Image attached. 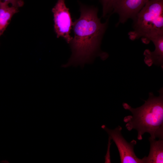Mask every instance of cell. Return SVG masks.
<instances>
[{
	"label": "cell",
	"instance_id": "cell-12",
	"mask_svg": "<svg viewBox=\"0 0 163 163\" xmlns=\"http://www.w3.org/2000/svg\"><path fill=\"white\" fill-rule=\"evenodd\" d=\"M108 138V146L107 149V153L106 155L104 156L105 159V163H111L110 158V145L111 143H110V141L111 139V138L109 137Z\"/></svg>",
	"mask_w": 163,
	"mask_h": 163
},
{
	"label": "cell",
	"instance_id": "cell-5",
	"mask_svg": "<svg viewBox=\"0 0 163 163\" xmlns=\"http://www.w3.org/2000/svg\"><path fill=\"white\" fill-rule=\"evenodd\" d=\"M54 21V30L57 37H63L68 43L72 39L70 35L73 22L65 0H57L52 9Z\"/></svg>",
	"mask_w": 163,
	"mask_h": 163
},
{
	"label": "cell",
	"instance_id": "cell-4",
	"mask_svg": "<svg viewBox=\"0 0 163 163\" xmlns=\"http://www.w3.org/2000/svg\"><path fill=\"white\" fill-rule=\"evenodd\" d=\"M101 128L105 130L115 143L119 152L121 163H143L142 159L136 155L134 148L136 144V140L133 139L130 142H127L121 134L122 128L118 126L114 129L108 128L104 125Z\"/></svg>",
	"mask_w": 163,
	"mask_h": 163
},
{
	"label": "cell",
	"instance_id": "cell-2",
	"mask_svg": "<svg viewBox=\"0 0 163 163\" xmlns=\"http://www.w3.org/2000/svg\"><path fill=\"white\" fill-rule=\"evenodd\" d=\"M158 97L152 92L149 94L148 99L142 106L133 108L126 103L123 104V108L129 110L132 115L125 117L123 121L129 131L136 129L138 132L137 139L141 140L145 133L150 137L163 139V89L158 91Z\"/></svg>",
	"mask_w": 163,
	"mask_h": 163
},
{
	"label": "cell",
	"instance_id": "cell-6",
	"mask_svg": "<svg viewBox=\"0 0 163 163\" xmlns=\"http://www.w3.org/2000/svg\"><path fill=\"white\" fill-rule=\"evenodd\" d=\"M149 0H114L112 14L119 16L117 25L124 24L128 19L133 20Z\"/></svg>",
	"mask_w": 163,
	"mask_h": 163
},
{
	"label": "cell",
	"instance_id": "cell-10",
	"mask_svg": "<svg viewBox=\"0 0 163 163\" xmlns=\"http://www.w3.org/2000/svg\"><path fill=\"white\" fill-rule=\"evenodd\" d=\"M102 6L103 17H106L112 14V8L114 0H99Z\"/></svg>",
	"mask_w": 163,
	"mask_h": 163
},
{
	"label": "cell",
	"instance_id": "cell-8",
	"mask_svg": "<svg viewBox=\"0 0 163 163\" xmlns=\"http://www.w3.org/2000/svg\"><path fill=\"white\" fill-rule=\"evenodd\" d=\"M150 149L148 156L142 158L143 163H163V139H155L150 137Z\"/></svg>",
	"mask_w": 163,
	"mask_h": 163
},
{
	"label": "cell",
	"instance_id": "cell-1",
	"mask_svg": "<svg viewBox=\"0 0 163 163\" xmlns=\"http://www.w3.org/2000/svg\"><path fill=\"white\" fill-rule=\"evenodd\" d=\"M80 17L73 23L74 37L69 43L72 54L63 67L71 65L83 67L93 62L96 56L103 59L108 55L100 52V46L108 24V19L102 23L97 16V9L93 6L81 5Z\"/></svg>",
	"mask_w": 163,
	"mask_h": 163
},
{
	"label": "cell",
	"instance_id": "cell-7",
	"mask_svg": "<svg viewBox=\"0 0 163 163\" xmlns=\"http://www.w3.org/2000/svg\"><path fill=\"white\" fill-rule=\"evenodd\" d=\"M152 41L155 46V49L153 52L148 49L145 50L143 53L145 63L148 66L153 64L160 66L163 67V34L157 35L151 38Z\"/></svg>",
	"mask_w": 163,
	"mask_h": 163
},
{
	"label": "cell",
	"instance_id": "cell-3",
	"mask_svg": "<svg viewBox=\"0 0 163 163\" xmlns=\"http://www.w3.org/2000/svg\"><path fill=\"white\" fill-rule=\"evenodd\" d=\"M133 30L128 33L131 40L141 38L148 44L150 39L163 34V0H149L133 19Z\"/></svg>",
	"mask_w": 163,
	"mask_h": 163
},
{
	"label": "cell",
	"instance_id": "cell-9",
	"mask_svg": "<svg viewBox=\"0 0 163 163\" xmlns=\"http://www.w3.org/2000/svg\"><path fill=\"white\" fill-rule=\"evenodd\" d=\"M18 8L5 4H0V37L10 23L13 16L18 11Z\"/></svg>",
	"mask_w": 163,
	"mask_h": 163
},
{
	"label": "cell",
	"instance_id": "cell-11",
	"mask_svg": "<svg viewBox=\"0 0 163 163\" xmlns=\"http://www.w3.org/2000/svg\"><path fill=\"white\" fill-rule=\"evenodd\" d=\"M23 0H0V4H5L18 8L21 7L24 5Z\"/></svg>",
	"mask_w": 163,
	"mask_h": 163
}]
</instances>
